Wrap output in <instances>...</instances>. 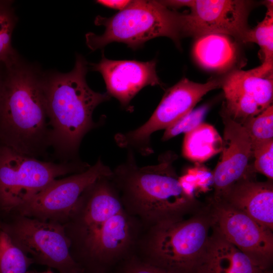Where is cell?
Segmentation results:
<instances>
[{"label": "cell", "mask_w": 273, "mask_h": 273, "mask_svg": "<svg viewBox=\"0 0 273 273\" xmlns=\"http://www.w3.org/2000/svg\"><path fill=\"white\" fill-rule=\"evenodd\" d=\"M176 158L168 152L157 164L140 167L133 151L128 150L126 160L112 170L110 177L128 214L152 226L185 218L204 205L182 186L173 166Z\"/></svg>", "instance_id": "obj_1"}, {"label": "cell", "mask_w": 273, "mask_h": 273, "mask_svg": "<svg viewBox=\"0 0 273 273\" xmlns=\"http://www.w3.org/2000/svg\"><path fill=\"white\" fill-rule=\"evenodd\" d=\"M87 72V62L77 55L70 72L54 73L42 79L50 147L61 162L80 160L78 151L83 138L100 125L93 119L94 110L111 99L107 93L96 92L88 86Z\"/></svg>", "instance_id": "obj_2"}, {"label": "cell", "mask_w": 273, "mask_h": 273, "mask_svg": "<svg viewBox=\"0 0 273 273\" xmlns=\"http://www.w3.org/2000/svg\"><path fill=\"white\" fill-rule=\"evenodd\" d=\"M5 65L0 85V142L24 155H46L50 128L40 79L18 59Z\"/></svg>", "instance_id": "obj_3"}, {"label": "cell", "mask_w": 273, "mask_h": 273, "mask_svg": "<svg viewBox=\"0 0 273 273\" xmlns=\"http://www.w3.org/2000/svg\"><path fill=\"white\" fill-rule=\"evenodd\" d=\"M212 219L207 203L188 218L150 226L143 243L144 261L169 273H196L208 243Z\"/></svg>", "instance_id": "obj_4"}, {"label": "cell", "mask_w": 273, "mask_h": 273, "mask_svg": "<svg viewBox=\"0 0 273 273\" xmlns=\"http://www.w3.org/2000/svg\"><path fill=\"white\" fill-rule=\"evenodd\" d=\"M94 23L105 29L101 35L92 32L85 34L86 45L92 51L114 42L136 50L160 36L169 37L180 47V39L185 37L184 14L170 10L159 1H132L112 17L97 16Z\"/></svg>", "instance_id": "obj_5"}, {"label": "cell", "mask_w": 273, "mask_h": 273, "mask_svg": "<svg viewBox=\"0 0 273 273\" xmlns=\"http://www.w3.org/2000/svg\"><path fill=\"white\" fill-rule=\"evenodd\" d=\"M90 166L80 160L41 161L0 145V206L7 211L16 210L57 177Z\"/></svg>", "instance_id": "obj_6"}, {"label": "cell", "mask_w": 273, "mask_h": 273, "mask_svg": "<svg viewBox=\"0 0 273 273\" xmlns=\"http://www.w3.org/2000/svg\"><path fill=\"white\" fill-rule=\"evenodd\" d=\"M222 76L198 83L184 78L168 88L157 107L140 127L128 132L117 133L116 144L121 148L136 151L143 156L153 153L151 136L156 131L168 128L191 112L208 92L221 87Z\"/></svg>", "instance_id": "obj_7"}, {"label": "cell", "mask_w": 273, "mask_h": 273, "mask_svg": "<svg viewBox=\"0 0 273 273\" xmlns=\"http://www.w3.org/2000/svg\"><path fill=\"white\" fill-rule=\"evenodd\" d=\"M135 217L124 209L104 222L75 235L80 254L75 260L85 272L109 273L128 257L136 242Z\"/></svg>", "instance_id": "obj_8"}, {"label": "cell", "mask_w": 273, "mask_h": 273, "mask_svg": "<svg viewBox=\"0 0 273 273\" xmlns=\"http://www.w3.org/2000/svg\"><path fill=\"white\" fill-rule=\"evenodd\" d=\"M1 229L34 263L59 273H85L70 252L71 241L60 223L20 215L10 224H3Z\"/></svg>", "instance_id": "obj_9"}, {"label": "cell", "mask_w": 273, "mask_h": 273, "mask_svg": "<svg viewBox=\"0 0 273 273\" xmlns=\"http://www.w3.org/2000/svg\"><path fill=\"white\" fill-rule=\"evenodd\" d=\"M112 173L99 158L82 172L54 180L16 210L20 215L41 220L68 219L83 192L99 178Z\"/></svg>", "instance_id": "obj_10"}, {"label": "cell", "mask_w": 273, "mask_h": 273, "mask_svg": "<svg viewBox=\"0 0 273 273\" xmlns=\"http://www.w3.org/2000/svg\"><path fill=\"white\" fill-rule=\"evenodd\" d=\"M207 203L212 227L260 268L272 271V231L221 200L210 198Z\"/></svg>", "instance_id": "obj_11"}, {"label": "cell", "mask_w": 273, "mask_h": 273, "mask_svg": "<svg viewBox=\"0 0 273 273\" xmlns=\"http://www.w3.org/2000/svg\"><path fill=\"white\" fill-rule=\"evenodd\" d=\"M253 6L250 1L193 0L190 12L184 14L185 36L222 34L244 43Z\"/></svg>", "instance_id": "obj_12"}, {"label": "cell", "mask_w": 273, "mask_h": 273, "mask_svg": "<svg viewBox=\"0 0 273 273\" xmlns=\"http://www.w3.org/2000/svg\"><path fill=\"white\" fill-rule=\"evenodd\" d=\"M224 124L221 155L212 175L214 189L212 198L222 197L237 182L254 174L252 146L245 128L221 114Z\"/></svg>", "instance_id": "obj_13"}, {"label": "cell", "mask_w": 273, "mask_h": 273, "mask_svg": "<svg viewBox=\"0 0 273 273\" xmlns=\"http://www.w3.org/2000/svg\"><path fill=\"white\" fill-rule=\"evenodd\" d=\"M93 70L100 72L105 81L107 93L119 101L121 105L132 111L130 103L144 87L163 83L157 75L156 60L147 62L136 60H113L102 54L98 63L91 64Z\"/></svg>", "instance_id": "obj_14"}, {"label": "cell", "mask_w": 273, "mask_h": 273, "mask_svg": "<svg viewBox=\"0 0 273 273\" xmlns=\"http://www.w3.org/2000/svg\"><path fill=\"white\" fill-rule=\"evenodd\" d=\"M110 176L98 179L79 198L68 218L75 235L102 224L124 209Z\"/></svg>", "instance_id": "obj_15"}, {"label": "cell", "mask_w": 273, "mask_h": 273, "mask_svg": "<svg viewBox=\"0 0 273 273\" xmlns=\"http://www.w3.org/2000/svg\"><path fill=\"white\" fill-rule=\"evenodd\" d=\"M272 180L258 181L254 179V174H252L240 180L222 197L215 199L225 202L272 231Z\"/></svg>", "instance_id": "obj_16"}, {"label": "cell", "mask_w": 273, "mask_h": 273, "mask_svg": "<svg viewBox=\"0 0 273 273\" xmlns=\"http://www.w3.org/2000/svg\"><path fill=\"white\" fill-rule=\"evenodd\" d=\"M195 38L193 55L203 68L224 75L243 65L240 43L232 37L212 33Z\"/></svg>", "instance_id": "obj_17"}, {"label": "cell", "mask_w": 273, "mask_h": 273, "mask_svg": "<svg viewBox=\"0 0 273 273\" xmlns=\"http://www.w3.org/2000/svg\"><path fill=\"white\" fill-rule=\"evenodd\" d=\"M196 273H272L260 268L212 227Z\"/></svg>", "instance_id": "obj_18"}, {"label": "cell", "mask_w": 273, "mask_h": 273, "mask_svg": "<svg viewBox=\"0 0 273 273\" xmlns=\"http://www.w3.org/2000/svg\"><path fill=\"white\" fill-rule=\"evenodd\" d=\"M221 87L254 101L264 110L272 103L273 65L262 63L249 70H235L222 76Z\"/></svg>", "instance_id": "obj_19"}, {"label": "cell", "mask_w": 273, "mask_h": 273, "mask_svg": "<svg viewBox=\"0 0 273 273\" xmlns=\"http://www.w3.org/2000/svg\"><path fill=\"white\" fill-rule=\"evenodd\" d=\"M222 147V139L212 125L201 123L185 133L183 154L187 159L196 162L205 161L218 153Z\"/></svg>", "instance_id": "obj_20"}, {"label": "cell", "mask_w": 273, "mask_h": 273, "mask_svg": "<svg viewBox=\"0 0 273 273\" xmlns=\"http://www.w3.org/2000/svg\"><path fill=\"white\" fill-rule=\"evenodd\" d=\"M33 259L13 242L5 231L0 230V273H26Z\"/></svg>", "instance_id": "obj_21"}, {"label": "cell", "mask_w": 273, "mask_h": 273, "mask_svg": "<svg viewBox=\"0 0 273 273\" xmlns=\"http://www.w3.org/2000/svg\"><path fill=\"white\" fill-rule=\"evenodd\" d=\"M266 13L263 19L253 28L249 29L244 43L253 42L260 48L262 63L273 65V1L264 2Z\"/></svg>", "instance_id": "obj_22"}, {"label": "cell", "mask_w": 273, "mask_h": 273, "mask_svg": "<svg viewBox=\"0 0 273 273\" xmlns=\"http://www.w3.org/2000/svg\"><path fill=\"white\" fill-rule=\"evenodd\" d=\"M16 18L9 1H0V63L4 64L17 58L11 45Z\"/></svg>", "instance_id": "obj_23"}, {"label": "cell", "mask_w": 273, "mask_h": 273, "mask_svg": "<svg viewBox=\"0 0 273 273\" xmlns=\"http://www.w3.org/2000/svg\"><path fill=\"white\" fill-rule=\"evenodd\" d=\"M252 144L273 140L272 104L243 124Z\"/></svg>", "instance_id": "obj_24"}, {"label": "cell", "mask_w": 273, "mask_h": 273, "mask_svg": "<svg viewBox=\"0 0 273 273\" xmlns=\"http://www.w3.org/2000/svg\"><path fill=\"white\" fill-rule=\"evenodd\" d=\"M254 170L273 178V140L252 144Z\"/></svg>", "instance_id": "obj_25"}, {"label": "cell", "mask_w": 273, "mask_h": 273, "mask_svg": "<svg viewBox=\"0 0 273 273\" xmlns=\"http://www.w3.org/2000/svg\"><path fill=\"white\" fill-rule=\"evenodd\" d=\"M207 107H201L192 110L174 124L166 128L162 140L167 141L181 133H188L201 123L207 111Z\"/></svg>", "instance_id": "obj_26"}, {"label": "cell", "mask_w": 273, "mask_h": 273, "mask_svg": "<svg viewBox=\"0 0 273 273\" xmlns=\"http://www.w3.org/2000/svg\"><path fill=\"white\" fill-rule=\"evenodd\" d=\"M114 268V271L110 273H169L135 255L129 256Z\"/></svg>", "instance_id": "obj_27"}, {"label": "cell", "mask_w": 273, "mask_h": 273, "mask_svg": "<svg viewBox=\"0 0 273 273\" xmlns=\"http://www.w3.org/2000/svg\"><path fill=\"white\" fill-rule=\"evenodd\" d=\"M131 1L129 0H98L96 2L104 7L120 11L126 8Z\"/></svg>", "instance_id": "obj_28"}, {"label": "cell", "mask_w": 273, "mask_h": 273, "mask_svg": "<svg viewBox=\"0 0 273 273\" xmlns=\"http://www.w3.org/2000/svg\"><path fill=\"white\" fill-rule=\"evenodd\" d=\"M159 1L162 4L168 8H179L184 7L190 8L193 2V0H168Z\"/></svg>", "instance_id": "obj_29"}, {"label": "cell", "mask_w": 273, "mask_h": 273, "mask_svg": "<svg viewBox=\"0 0 273 273\" xmlns=\"http://www.w3.org/2000/svg\"><path fill=\"white\" fill-rule=\"evenodd\" d=\"M26 273H54L52 270L50 269H48L46 271H42V272H38L36 271H27Z\"/></svg>", "instance_id": "obj_30"}, {"label": "cell", "mask_w": 273, "mask_h": 273, "mask_svg": "<svg viewBox=\"0 0 273 273\" xmlns=\"http://www.w3.org/2000/svg\"><path fill=\"white\" fill-rule=\"evenodd\" d=\"M2 78L1 77V76L0 75V85H1V82H2Z\"/></svg>", "instance_id": "obj_31"}, {"label": "cell", "mask_w": 273, "mask_h": 273, "mask_svg": "<svg viewBox=\"0 0 273 273\" xmlns=\"http://www.w3.org/2000/svg\"><path fill=\"white\" fill-rule=\"evenodd\" d=\"M85 273H86V272H85ZM93 273H106V272H93ZM109 273H110V272H109Z\"/></svg>", "instance_id": "obj_32"}]
</instances>
